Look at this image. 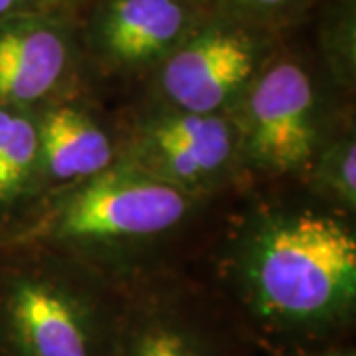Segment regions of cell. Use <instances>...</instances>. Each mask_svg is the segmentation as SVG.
<instances>
[{
  "label": "cell",
  "mask_w": 356,
  "mask_h": 356,
  "mask_svg": "<svg viewBox=\"0 0 356 356\" xmlns=\"http://www.w3.org/2000/svg\"><path fill=\"white\" fill-rule=\"evenodd\" d=\"M220 277L259 353L344 343L356 318L355 226L315 198L259 204L234 232Z\"/></svg>",
  "instance_id": "6da1fadb"
},
{
  "label": "cell",
  "mask_w": 356,
  "mask_h": 356,
  "mask_svg": "<svg viewBox=\"0 0 356 356\" xmlns=\"http://www.w3.org/2000/svg\"><path fill=\"white\" fill-rule=\"evenodd\" d=\"M202 202L117 163L40 194L0 226V250L42 248L129 280L131 257L175 234Z\"/></svg>",
  "instance_id": "7a4b0ae2"
},
{
  "label": "cell",
  "mask_w": 356,
  "mask_h": 356,
  "mask_svg": "<svg viewBox=\"0 0 356 356\" xmlns=\"http://www.w3.org/2000/svg\"><path fill=\"white\" fill-rule=\"evenodd\" d=\"M125 281L50 250H0V356H113Z\"/></svg>",
  "instance_id": "3957f363"
},
{
  "label": "cell",
  "mask_w": 356,
  "mask_h": 356,
  "mask_svg": "<svg viewBox=\"0 0 356 356\" xmlns=\"http://www.w3.org/2000/svg\"><path fill=\"white\" fill-rule=\"evenodd\" d=\"M329 89L334 88L317 60L291 46L287 34L232 113L243 172L266 178L303 177L337 131L329 111Z\"/></svg>",
  "instance_id": "277c9868"
},
{
  "label": "cell",
  "mask_w": 356,
  "mask_h": 356,
  "mask_svg": "<svg viewBox=\"0 0 356 356\" xmlns=\"http://www.w3.org/2000/svg\"><path fill=\"white\" fill-rule=\"evenodd\" d=\"M285 36L254 20L206 13L145 81L151 105L232 115Z\"/></svg>",
  "instance_id": "5b68a950"
},
{
  "label": "cell",
  "mask_w": 356,
  "mask_h": 356,
  "mask_svg": "<svg viewBox=\"0 0 356 356\" xmlns=\"http://www.w3.org/2000/svg\"><path fill=\"white\" fill-rule=\"evenodd\" d=\"M259 348L218 291L170 273L125 281L113 356H257Z\"/></svg>",
  "instance_id": "8992f818"
},
{
  "label": "cell",
  "mask_w": 356,
  "mask_h": 356,
  "mask_svg": "<svg viewBox=\"0 0 356 356\" xmlns=\"http://www.w3.org/2000/svg\"><path fill=\"white\" fill-rule=\"evenodd\" d=\"M119 163L198 200L243 175L234 115L156 107L119 133Z\"/></svg>",
  "instance_id": "52a82bcc"
},
{
  "label": "cell",
  "mask_w": 356,
  "mask_h": 356,
  "mask_svg": "<svg viewBox=\"0 0 356 356\" xmlns=\"http://www.w3.org/2000/svg\"><path fill=\"white\" fill-rule=\"evenodd\" d=\"M204 14L191 0H89L74 16L83 76L147 81Z\"/></svg>",
  "instance_id": "ba28073f"
},
{
  "label": "cell",
  "mask_w": 356,
  "mask_h": 356,
  "mask_svg": "<svg viewBox=\"0 0 356 356\" xmlns=\"http://www.w3.org/2000/svg\"><path fill=\"white\" fill-rule=\"evenodd\" d=\"M83 77L74 16L48 8L0 20V102L38 109Z\"/></svg>",
  "instance_id": "9c48e42d"
},
{
  "label": "cell",
  "mask_w": 356,
  "mask_h": 356,
  "mask_svg": "<svg viewBox=\"0 0 356 356\" xmlns=\"http://www.w3.org/2000/svg\"><path fill=\"white\" fill-rule=\"evenodd\" d=\"M38 111L40 194L99 175L119 163V137L89 109L79 89Z\"/></svg>",
  "instance_id": "30bf717a"
},
{
  "label": "cell",
  "mask_w": 356,
  "mask_h": 356,
  "mask_svg": "<svg viewBox=\"0 0 356 356\" xmlns=\"http://www.w3.org/2000/svg\"><path fill=\"white\" fill-rule=\"evenodd\" d=\"M40 191L38 111L0 102V226Z\"/></svg>",
  "instance_id": "8fae6325"
},
{
  "label": "cell",
  "mask_w": 356,
  "mask_h": 356,
  "mask_svg": "<svg viewBox=\"0 0 356 356\" xmlns=\"http://www.w3.org/2000/svg\"><path fill=\"white\" fill-rule=\"evenodd\" d=\"M315 60L332 88L353 93L356 83V0H317Z\"/></svg>",
  "instance_id": "7c38bea8"
},
{
  "label": "cell",
  "mask_w": 356,
  "mask_h": 356,
  "mask_svg": "<svg viewBox=\"0 0 356 356\" xmlns=\"http://www.w3.org/2000/svg\"><path fill=\"white\" fill-rule=\"evenodd\" d=\"M301 178L315 200L353 218L356 210L355 127L337 129Z\"/></svg>",
  "instance_id": "4fadbf2b"
},
{
  "label": "cell",
  "mask_w": 356,
  "mask_h": 356,
  "mask_svg": "<svg viewBox=\"0 0 356 356\" xmlns=\"http://www.w3.org/2000/svg\"><path fill=\"white\" fill-rule=\"evenodd\" d=\"M202 13L238 16L291 34L309 18L317 0H191Z\"/></svg>",
  "instance_id": "5bb4252c"
},
{
  "label": "cell",
  "mask_w": 356,
  "mask_h": 356,
  "mask_svg": "<svg viewBox=\"0 0 356 356\" xmlns=\"http://www.w3.org/2000/svg\"><path fill=\"white\" fill-rule=\"evenodd\" d=\"M51 8L50 0H0V20L16 14L38 13Z\"/></svg>",
  "instance_id": "9a60e30c"
},
{
  "label": "cell",
  "mask_w": 356,
  "mask_h": 356,
  "mask_svg": "<svg viewBox=\"0 0 356 356\" xmlns=\"http://www.w3.org/2000/svg\"><path fill=\"white\" fill-rule=\"evenodd\" d=\"M285 356H356V350L348 341L337 344H329V346H321V348H311V350H303V353H293V355Z\"/></svg>",
  "instance_id": "2e32d148"
},
{
  "label": "cell",
  "mask_w": 356,
  "mask_h": 356,
  "mask_svg": "<svg viewBox=\"0 0 356 356\" xmlns=\"http://www.w3.org/2000/svg\"><path fill=\"white\" fill-rule=\"evenodd\" d=\"M88 2L89 0H50L54 10H60V13L70 14V16H76Z\"/></svg>",
  "instance_id": "e0dca14e"
}]
</instances>
